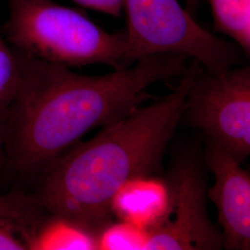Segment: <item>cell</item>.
Listing matches in <instances>:
<instances>
[{
  "label": "cell",
  "mask_w": 250,
  "mask_h": 250,
  "mask_svg": "<svg viewBox=\"0 0 250 250\" xmlns=\"http://www.w3.org/2000/svg\"><path fill=\"white\" fill-rule=\"evenodd\" d=\"M18 53L21 77L4 123V156L25 176H41L92 129L141 106L151 98L150 86L180 77L189 60L156 54L122 70L85 75Z\"/></svg>",
  "instance_id": "1"
},
{
  "label": "cell",
  "mask_w": 250,
  "mask_h": 250,
  "mask_svg": "<svg viewBox=\"0 0 250 250\" xmlns=\"http://www.w3.org/2000/svg\"><path fill=\"white\" fill-rule=\"evenodd\" d=\"M203 66L191 59L169 95L139 106L84 143H77L45 170L35 196L48 214L68 220L96 237L111 224L118 193L161 170L182 120L188 92Z\"/></svg>",
  "instance_id": "2"
},
{
  "label": "cell",
  "mask_w": 250,
  "mask_h": 250,
  "mask_svg": "<svg viewBox=\"0 0 250 250\" xmlns=\"http://www.w3.org/2000/svg\"><path fill=\"white\" fill-rule=\"evenodd\" d=\"M6 39L16 51L69 68L104 64L122 70L129 58L126 30L111 34L83 9L53 0H9Z\"/></svg>",
  "instance_id": "3"
},
{
  "label": "cell",
  "mask_w": 250,
  "mask_h": 250,
  "mask_svg": "<svg viewBox=\"0 0 250 250\" xmlns=\"http://www.w3.org/2000/svg\"><path fill=\"white\" fill-rule=\"evenodd\" d=\"M132 63L156 54L185 55L207 72H221L240 62L237 45L200 26L178 0H123Z\"/></svg>",
  "instance_id": "4"
},
{
  "label": "cell",
  "mask_w": 250,
  "mask_h": 250,
  "mask_svg": "<svg viewBox=\"0 0 250 250\" xmlns=\"http://www.w3.org/2000/svg\"><path fill=\"white\" fill-rule=\"evenodd\" d=\"M166 188L165 212L146 229L141 250H222L223 234L208 211L204 161L196 149L175 157Z\"/></svg>",
  "instance_id": "5"
},
{
  "label": "cell",
  "mask_w": 250,
  "mask_h": 250,
  "mask_svg": "<svg viewBox=\"0 0 250 250\" xmlns=\"http://www.w3.org/2000/svg\"><path fill=\"white\" fill-rule=\"evenodd\" d=\"M182 119L242 163L250 154V68L203 69L188 92Z\"/></svg>",
  "instance_id": "6"
},
{
  "label": "cell",
  "mask_w": 250,
  "mask_h": 250,
  "mask_svg": "<svg viewBox=\"0 0 250 250\" xmlns=\"http://www.w3.org/2000/svg\"><path fill=\"white\" fill-rule=\"evenodd\" d=\"M204 164L214 175L207 197L214 204L223 234V249H250V174L241 163L213 141L205 138Z\"/></svg>",
  "instance_id": "7"
},
{
  "label": "cell",
  "mask_w": 250,
  "mask_h": 250,
  "mask_svg": "<svg viewBox=\"0 0 250 250\" xmlns=\"http://www.w3.org/2000/svg\"><path fill=\"white\" fill-rule=\"evenodd\" d=\"M47 215L36 197L0 196V250H30L36 229Z\"/></svg>",
  "instance_id": "8"
},
{
  "label": "cell",
  "mask_w": 250,
  "mask_h": 250,
  "mask_svg": "<svg viewBox=\"0 0 250 250\" xmlns=\"http://www.w3.org/2000/svg\"><path fill=\"white\" fill-rule=\"evenodd\" d=\"M167 206V188L153 181L151 176L127 184L112 203V212L127 224L146 229L159 223Z\"/></svg>",
  "instance_id": "9"
},
{
  "label": "cell",
  "mask_w": 250,
  "mask_h": 250,
  "mask_svg": "<svg viewBox=\"0 0 250 250\" xmlns=\"http://www.w3.org/2000/svg\"><path fill=\"white\" fill-rule=\"evenodd\" d=\"M98 250V240L77 224L48 214L30 243V250Z\"/></svg>",
  "instance_id": "10"
},
{
  "label": "cell",
  "mask_w": 250,
  "mask_h": 250,
  "mask_svg": "<svg viewBox=\"0 0 250 250\" xmlns=\"http://www.w3.org/2000/svg\"><path fill=\"white\" fill-rule=\"evenodd\" d=\"M213 31L235 42L246 55L250 53V0H208Z\"/></svg>",
  "instance_id": "11"
},
{
  "label": "cell",
  "mask_w": 250,
  "mask_h": 250,
  "mask_svg": "<svg viewBox=\"0 0 250 250\" xmlns=\"http://www.w3.org/2000/svg\"><path fill=\"white\" fill-rule=\"evenodd\" d=\"M21 77V63L17 51L12 50L0 32V121L5 123L9 105Z\"/></svg>",
  "instance_id": "12"
},
{
  "label": "cell",
  "mask_w": 250,
  "mask_h": 250,
  "mask_svg": "<svg viewBox=\"0 0 250 250\" xmlns=\"http://www.w3.org/2000/svg\"><path fill=\"white\" fill-rule=\"evenodd\" d=\"M83 8L93 9L107 15L119 17L124 11L123 0H72Z\"/></svg>",
  "instance_id": "13"
},
{
  "label": "cell",
  "mask_w": 250,
  "mask_h": 250,
  "mask_svg": "<svg viewBox=\"0 0 250 250\" xmlns=\"http://www.w3.org/2000/svg\"><path fill=\"white\" fill-rule=\"evenodd\" d=\"M201 0H186V6H187V10L190 13V15L195 16L199 9Z\"/></svg>",
  "instance_id": "14"
},
{
  "label": "cell",
  "mask_w": 250,
  "mask_h": 250,
  "mask_svg": "<svg viewBox=\"0 0 250 250\" xmlns=\"http://www.w3.org/2000/svg\"><path fill=\"white\" fill-rule=\"evenodd\" d=\"M4 159V123L0 121V166Z\"/></svg>",
  "instance_id": "15"
}]
</instances>
